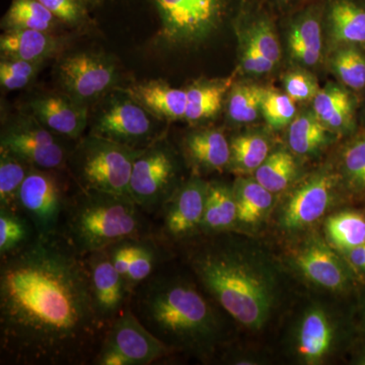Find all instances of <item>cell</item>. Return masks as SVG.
Returning a JSON list of instances; mask_svg holds the SVG:
<instances>
[{
  "label": "cell",
  "mask_w": 365,
  "mask_h": 365,
  "mask_svg": "<svg viewBox=\"0 0 365 365\" xmlns=\"http://www.w3.org/2000/svg\"><path fill=\"white\" fill-rule=\"evenodd\" d=\"M58 76L66 95L79 103L104 95L116 83V66L111 60L95 53H76L58 66Z\"/></svg>",
  "instance_id": "10"
},
{
  "label": "cell",
  "mask_w": 365,
  "mask_h": 365,
  "mask_svg": "<svg viewBox=\"0 0 365 365\" xmlns=\"http://www.w3.org/2000/svg\"><path fill=\"white\" fill-rule=\"evenodd\" d=\"M165 36L170 39H193L207 32L196 0H157Z\"/></svg>",
  "instance_id": "21"
},
{
  "label": "cell",
  "mask_w": 365,
  "mask_h": 365,
  "mask_svg": "<svg viewBox=\"0 0 365 365\" xmlns=\"http://www.w3.org/2000/svg\"><path fill=\"white\" fill-rule=\"evenodd\" d=\"M128 304L173 353L210 357L223 339L222 318L195 283L162 265L132 292Z\"/></svg>",
  "instance_id": "2"
},
{
  "label": "cell",
  "mask_w": 365,
  "mask_h": 365,
  "mask_svg": "<svg viewBox=\"0 0 365 365\" xmlns=\"http://www.w3.org/2000/svg\"><path fill=\"white\" fill-rule=\"evenodd\" d=\"M247 43L253 46L257 51L260 52L273 63L276 64L279 61V43L270 25L266 21H258L252 26L251 30L249 31Z\"/></svg>",
  "instance_id": "41"
},
{
  "label": "cell",
  "mask_w": 365,
  "mask_h": 365,
  "mask_svg": "<svg viewBox=\"0 0 365 365\" xmlns=\"http://www.w3.org/2000/svg\"><path fill=\"white\" fill-rule=\"evenodd\" d=\"M364 275H365V271H364Z\"/></svg>",
  "instance_id": "46"
},
{
  "label": "cell",
  "mask_w": 365,
  "mask_h": 365,
  "mask_svg": "<svg viewBox=\"0 0 365 365\" xmlns=\"http://www.w3.org/2000/svg\"><path fill=\"white\" fill-rule=\"evenodd\" d=\"M31 165L4 148H0V207L16 210L21 184Z\"/></svg>",
  "instance_id": "34"
},
{
  "label": "cell",
  "mask_w": 365,
  "mask_h": 365,
  "mask_svg": "<svg viewBox=\"0 0 365 365\" xmlns=\"http://www.w3.org/2000/svg\"><path fill=\"white\" fill-rule=\"evenodd\" d=\"M36 235L32 223L25 215L0 207V259L25 248Z\"/></svg>",
  "instance_id": "31"
},
{
  "label": "cell",
  "mask_w": 365,
  "mask_h": 365,
  "mask_svg": "<svg viewBox=\"0 0 365 365\" xmlns=\"http://www.w3.org/2000/svg\"><path fill=\"white\" fill-rule=\"evenodd\" d=\"M264 93L265 88L258 86H235L228 97V116L237 123L253 122L261 113Z\"/></svg>",
  "instance_id": "36"
},
{
  "label": "cell",
  "mask_w": 365,
  "mask_h": 365,
  "mask_svg": "<svg viewBox=\"0 0 365 365\" xmlns=\"http://www.w3.org/2000/svg\"><path fill=\"white\" fill-rule=\"evenodd\" d=\"M242 64L245 71L254 74L267 73L272 71L275 66V63L263 56L260 52L257 51L249 43H247L242 53Z\"/></svg>",
  "instance_id": "44"
},
{
  "label": "cell",
  "mask_w": 365,
  "mask_h": 365,
  "mask_svg": "<svg viewBox=\"0 0 365 365\" xmlns=\"http://www.w3.org/2000/svg\"><path fill=\"white\" fill-rule=\"evenodd\" d=\"M125 93L158 119L165 121L185 119L186 90L173 88L163 81H150L134 83Z\"/></svg>",
  "instance_id": "18"
},
{
  "label": "cell",
  "mask_w": 365,
  "mask_h": 365,
  "mask_svg": "<svg viewBox=\"0 0 365 365\" xmlns=\"http://www.w3.org/2000/svg\"><path fill=\"white\" fill-rule=\"evenodd\" d=\"M109 326L97 313L85 256L56 234L1 259V364H93Z\"/></svg>",
  "instance_id": "1"
},
{
  "label": "cell",
  "mask_w": 365,
  "mask_h": 365,
  "mask_svg": "<svg viewBox=\"0 0 365 365\" xmlns=\"http://www.w3.org/2000/svg\"><path fill=\"white\" fill-rule=\"evenodd\" d=\"M150 114L130 97L115 98L96 120L91 135L134 148H145L153 140L155 126Z\"/></svg>",
  "instance_id": "11"
},
{
  "label": "cell",
  "mask_w": 365,
  "mask_h": 365,
  "mask_svg": "<svg viewBox=\"0 0 365 365\" xmlns=\"http://www.w3.org/2000/svg\"><path fill=\"white\" fill-rule=\"evenodd\" d=\"M334 188L335 179L329 174L317 175L302 182L283 204L281 227L294 232L318 222L330 206Z\"/></svg>",
  "instance_id": "15"
},
{
  "label": "cell",
  "mask_w": 365,
  "mask_h": 365,
  "mask_svg": "<svg viewBox=\"0 0 365 365\" xmlns=\"http://www.w3.org/2000/svg\"><path fill=\"white\" fill-rule=\"evenodd\" d=\"M145 215L131 197L79 188L67 200L59 234L86 256L128 237L153 234Z\"/></svg>",
  "instance_id": "4"
},
{
  "label": "cell",
  "mask_w": 365,
  "mask_h": 365,
  "mask_svg": "<svg viewBox=\"0 0 365 365\" xmlns=\"http://www.w3.org/2000/svg\"><path fill=\"white\" fill-rule=\"evenodd\" d=\"M237 202V223L257 225L263 222L273 205V193L255 179L239 178L234 187Z\"/></svg>",
  "instance_id": "25"
},
{
  "label": "cell",
  "mask_w": 365,
  "mask_h": 365,
  "mask_svg": "<svg viewBox=\"0 0 365 365\" xmlns=\"http://www.w3.org/2000/svg\"><path fill=\"white\" fill-rule=\"evenodd\" d=\"M162 248L155 234L134 237L130 266L125 280L130 294L163 265Z\"/></svg>",
  "instance_id": "27"
},
{
  "label": "cell",
  "mask_w": 365,
  "mask_h": 365,
  "mask_svg": "<svg viewBox=\"0 0 365 365\" xmlns=\"http://www.w3.org/2000/svg\"><path fill=\"white\" fill-rule=\"evenodd\" d=\"M230 163L240 173L255 172L269 157V144L265 137L245 134L230 143Z\"/></svg>",
  "instance_id": "35"
},
{
  "label": "cell",
  "mask_w": 365,
  "mask_h": 365,
  "mask_svg": "<svg viewBox=\"0 0 365 365\" xmlns=\"http://www.w3.org/2000/svg\"><path fill=\"white\" fill-rule=\"evenodd\" d=\"M234 189L220 182H208L201 232L207 237L225 234L237 225Z\"/></svg>",
  "instance_id": "22"
},
{
  "label": "cell",
  "mask_w": 365,
  "mask_h": 365,
  "mask_svg": "<svg viewBox=\"0 0 365 365\" xmlns=\"http://www.w3.org/2000/svg\"><path fill=\"white\" fill-rule=\"evenodd\" d=\"M93 304L101 319L110 327L124 311L130 292L114 267L107 250L86 255Z\"/></svg>",
  "instance_id": "14"
},
{
  "label": "cell",
  "mask_w": 365,
  "mask_h": 365,
  "mask_svg": "<svg viewBox=\"0 0 365 365\" xmlns=\"http://www.w3.org/2000/svg\"><path fill=\"white\" fill-rule=\"evenodd\" d=\"M354 100L340 86L330 85L314 98V115L327 128L350 131L354 127Z\"/></svg>",
  "instance_id": "23"
},
{
  "label": "cell",
  "mask_w": 365,
  "mask_h": 365,
  "mask_svg": "<svg viewBox=\"0 0 365 365\" xmlns=\"http://www.w3.org/2000/svg\"><path fill=\"white\" fill-rule=\"evenodd\" d=\"M332 67L340 81L351 90L365 88V56L353 46L341 48L334 54Z\"/></svg>",
  "instance_id": "37"
},
{
  "label": "cell",
  "mask_w": 365,
  "mask_h": 365,
  "mask_svg": "<svg viewBox=\"0 0 365 365\" xmlns=\"http://www.w3.org/2000/svg\"><path fill=\"white\" fill-rule=\"evenodd\" d=\"M207 189L208 182L198 177L180 185L158 212L162 215L158 239L182 242L201 232Z\"/></svg>",
  "instance_id": "9"
},
{
  "label": "cell",
  "mask_w": 365,
  "mask_h": 365,
  "mask_svg": "<svg viewBox=\"0 0 365 365\" xmlns=\"http://www.w3.org/2000/svg\"><path fill=\"white\" fill-rule=\"evenodd\" d=\"M234 78L200 81L187 88V107L185 119L189 122L202 121L218 114L223 98L230 90Z\"/></svg>",
  "instance_id": "24"
},
{
  "label": "cell",
  "mask_w": 365,
  "mask_h": 365,
  "mask_svg": "<svg viewBox=\"0 0 365 365\" xmlns=\"http://www.w3.org/2000/svg\"><path fill=\"white\" fill-rule=\"evenodd\" d=\"M327 127L316 115L304 113L294 118L288 131V143L297 155H304L318 150L327 141Z\"/></svg>",
  "instance_id": "32"
},
{
  "label": "cell",
  "mask_w": 365,
  "mask_h": 365,
  "mask_svg": "<svg viewBox=\"0 0 365 365\" xmlns=\"http://www.w3.org/2000/svg\"><path fill=\"white\" fill-rule=\"evenodd\" d=\"M290 51L297 61L307 66H316L321 58V26L314 16L297 21L289 33Z\"/></svg>",
  "instance_id": "29"
},
{
  "label": "cell",
  "mask_w": 365,
  "mask_h": 365,
  "mask_svg": "<svg viewBox=\"0 0 365 365\" xmlns=\"http://www.w3.org/2000/svg\"><path fill=\"white\" fill-rule=\"evenodd\" d=\"M56 18L38 0H14L4 21L6 30L49 32Z\"/></svg>",
  "instance_id": "30"
},
{
  "label": "cell",
  "mask_w": 365,
  "mask_h": 365,
  "mask_svg": "<svg viewBox=\"0 0 365 365\" xmlns=\"http://www.w3.org/2000/svg\"><path fill=\"white\" fill-rule=\"evenodd\" d=\"M329 241L340 252L365 244V215L359 211H342L326 222Z\"/></svg>",
  "instance_id": "28"
},
{
  "label": "cell",
  "mask_w": 365,
  "mask_h": 365,
  "mask_svg": "<svg viewBox=\"0 0 365 365\" xmlns=\"http://www.w3.org/2000/svg\"><path fill=\"white\" fill-rule=\"evenodd\" d=\"M336 42L365 44V7L353 0H335L329 14Z\"/></svg>",
  "instance_id": "26"
},
{
  "label": "cell",
  "mask_w": 365,
  "mask_h": 365,
  "mask_svg": "<svg viewBox=\"0 0 365 365\" xmlns=\"http://www.w3.org/2000/svg\"><path fill=\"white\" fill-rule=\"evenodd\" d=\"M346 187L357 195L365 194V136L346 146L341 162Z\"/></svg>",
  "instance_id": "38"
},
{
  "label": "cell",
  "mask_w": 365,
  "mask_h": 365,
  "mask_svg": "<svg viewBox=\"0 0 365 365\" xmlns=\"http://www.w3.org/2000/svg\"><path fill=\"white\" fill-rule=\"evenodd\" d=\"M287 93L294 101L306 102L316 97L319 88L313 76L306 72L294 71L288 73L284 78Z\"/></svg>",
  "instance_id": "42"
},
{
  "label": "cell",
  "mask_w": 365,
  "mask_h": 365,
  "mask_svg": "<svg viewBox=\"0 0 365 365\" xmlns=\"http://www.w3.org/2000/svg\"><path fill=\"white\" fill-rule=\"evenodd\" d=\"M294 264L307 280L335 292H347L359 277L342 255L319 240L302 245L294 255Z\"/></svg>",
  "instance_id": "13"
},
{
  "label": "cell",
  "mask_w": 365,
  "mask_h": 365,
  "mask_svg": "<svg viewBox=\"0 0 365 365\" xmlns=\"http://www.w3.org/2000/svg\"><path fill=\"white\" fill-rule=\"evenodd\" d=\"M33 116L57 135L78 139L88 124V108L68 95L35 98L30 104Z\"/></svg>",
  "instance_id": "16"
},
{
  "label": "cell",
  "mask_w": 365,
  "mask_h": 365,
  "mask_svg": "<svg viewBox=\"0 0 365 365\" xmlns=\"http://www.w3.org/2000/svg\"><path fill=\"white\" fill-rule=\"evenodd\" d=\"M184 151L189 163L198 170H222L230 163V144L222 132L204 129L185 139Z\"/></svg>",
  "instance_id": "19"
},
{
  "label": "cell",
  "mask_w": 365,
  "mask_h": 365,
  "mask_svg": "<svg viewBox=\"0 0 365 365\" xmlns=\"http://www.w3.org/2000/svg\"><path fill=\"white\" fill-rule=\"evenodd\" d=\"M335 339V326L328 314L322 307H309L297 328V356L307 364H322L333 349Z\"/></svg>",
  "instance_id": "17"
},
{
  "label": "cell",
  "mask_w": 365,
  "mask_h": 365,
  "mask_svg": "<svg viewBox=\"0 0 365 365\" xmlns=\"http://www.w3.org/2000/svg\"><path fill=\"white\" fill-rule=\"evenodd\" d=\"M40 66L41 62L4 59L0 63V83L7 91L20 90L37 76Z\"/></svg>",
  "instance_id": "40"
},
{
  "label": "cell",
  "mask_w": 365,
  "mask_h": 365,
  "mask_svg": "<svg viewBox=\"0 0 365 365\" xmlns=\"http://www.w3.org/2000/svg\"><path fill=\"white\" fill-rule=\"evenodd\" d=\"M55 172L31 168L18 194L16 210L28 218L40 237L58 234L69 198Z\"/></svg>",
  "instance_id": "7"
},
{
  "label": "cell",
  "mask_w": 365,
  "mask_h": 365,
  "mask_svg": "<svg viewBox=\"0 0 365 365\" xmlns=\"http://www.w3.org/2000/svg\"><path fill=\"white\" fill-rule=\"evenodd\" d=\"M143 150L90 134L71 158L79 188L130 197L132 169Z\"/></svg>",
  "instance_id": "5"
},
{
  "label": "cell",
  "mask_w": 365,
  "mask_h": 365,
  "mask_svg": "<svg viewBox=\"0 0 365 365\" xmlns=\"http://www.w3.org/2000/svg\"><path fill=\"white\" fill-rule=\"evenodd\" d=\"M101 348L119 353L128 365L151 364L173 353L143 325L129 304L112 322Z\"/></svg>",
  "instance_id": "12"
},
{
  "label": "cell",
  "mask_w": 365,
  "mask_h": 365,
  "mask_svg": "<svg viewBox=\"0 0 365 365\" xmlns=\"http://www.w3.org/2000/svg\"><path fill=\"white\" fill-rule=\"evenodd\" d=\"M181 184L176 155L158 139L136 158L129 194L146 215H157Z\"/></svg>",
  "instance_id": "6"
},
{
  "label": "cell",
  "mask_w": 365,
  "mask_h": 365,
  "mask_svg": "<svg viewBox=\"0 0 365 365\" xmlns=\"http://www.w3.org/2000/svg\"><path fill=\"white\" fill-rule=\"evenodd\" d=\"M61 41L50 32L6 30L0 38V50L6 58L42 62L58 51Z\"/></svg>",
  "instance_id": "20"
},
{
  "label": "cell",
  "mask_w": 365,
  "mask_h": 365,
  "mask_svg": "<svg viewBox=\"0 0 365 365\" xmlns=\"http://www.w3.org/2000/svg\"><path fill=\"white\" fill-rule=\"evenodd\" d=\"M222 235L188 252L190 269L206 294L235 321L260 330L277 297L275 275L258 255Z\"/></svg>",
  "instance_id": "3"
},
{
  "label": "cell",
  "mask_w": 365,
  "mask_h": 365,
  "mask_svg": "<svg viewBox=\"0 0 365 365\" xmlns=\"http://www.w3.org/2000/svg\"><path fill=\"white\" fill-rule=\"evenodd\" d=\"M58 20L66 23H78L83 14L78 0H38Z\"/></svg>",
  "instance_id": "43"
},
{
  "label": "cell",
  "mask_w": 365,
  "mask_h": 365,
  "mask_svg": "<svg viewBox=\"0 0 365 365\" xmlns=\"http://www.w3.org/2000/svg\"><path fill=\"white\" fill-rule=\"evenodd\" d=\"M36 118L18 120L2 131L0 148L13 153L31 167L59 170L66 167V148Z\"/></svg>",
  "instance_id": "8"
},
{
  "label": "cell",
  "mask_w": 365,
  "mask_h": 365,
  "mask_svg": "<svg viewBox=\"0 0 365 365\" xmlns=\"http://www.w3.org/2000/svg\"><path fill=\"white\" fill-rule=\"evenodd\" d=\"M294 101L289 96L273 90H266L262 100L261 113L267 123L275 129L283 128L294 119Z\"/></svg>",
  "instance_id": "39"
},
{
  "label": "cell",
  "mask_w": 365,
  "mask_h": 365,
  "mask_svg": "<svg viewBox=\"0 0 365 365\" xmlns=\"http://www.w3.org/2000/svg\"><path fill=\"white\" fill-rule=\"evenodd\" d=\"M362 309H364V321H365V294L364 297V302H362Z\"/></svg>",
  "instance_id": "45"
},
{
  "label": "cell",
  "mask_w": 365,
  "mask_h": 365,
  "mask_svg": "<svg viewBox=\"0 0 365 365\" xmlns=\"http://www.w3.org/2000/svg\"><path fill=\"white\" fill-rule=\"evenodd\" d=\"M255 180L271 193H278L287 188L297 175V163L285 150H278L266 158L255 170Z\"/></svg>",
  "instance_id": "33"
}]
</instances>
